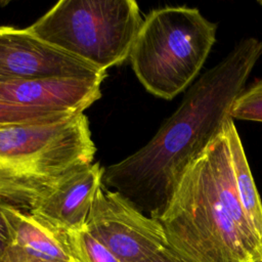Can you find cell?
<instances>
[{
    "label": "cell",
    "mask_w": 262,
    "mask_h": 262,
    "mask_svg": "<svg viewBox=\"0 0 262 262\" xmlns=\"http://www.w3.org/2000/svg\"><path fill=\"white\" fill-rule=\"evenodd\" d=\"M106 74L0 82V101L27 106L84 113L101 96Z\"/></svg>",
    "instance_id": "ba28073f"
},
{
    "label": "cell",
    "mask_w": 262,
    "mask_h": 262,
    "mask_svg": "<svg viewBox=\"0 0 262 262\" xmlns=\"http://www.w3.org/2000/svg\"><path fill=\"white\" fill-rule=\"evenodd\" d=\"M106 74L32 34L28 29L0 27V82Z\"/></svg>",
    "instance_id": "52a82bcc"
},
{
    "label": "cell",
    "mask_w": 262,
    "mask_h": 262,
    "mask_svg": "<svg viewBox=\"0 0 262 262\" xmlns=\"http://www.w3.org/2000/svg\"><path fill=\"white\" fill-rule=\"evenodd\" d=\"M224 131L228 143L235 190L250 223L262 242V201L233 119H229L225 123Z\"/></svg>",
    "instance_id": "8fae6325"
},
{
    "label": "cell",
    "mask_w": 262,
    "mask_h": 262,
    "mask_svg": "<svg viewBox=\"0 0 262 262\" xmlns=\"http://www.w3.org/2000/svg\"><path fill=\"white\" fill-rule=\"evenodd\" d=\"M84 113L48 123L0 127V201L31 211L95 156Z\"/></svg>",
    "instance_id": "3957f363"
},
{
    "label": "cell",
    "mask_w": 262,
    "mask_h": 262,
    "mask_svg": "<svg viewBox=\"0 0 262 262\" xmlns=\"http://www.w3.org/2000/svg\"><path fill=\"white\" fill-rule=\"evenodd\" d=\"M85 229L120 262H140L168 245L158 219L102 184L96 191Z\"/></svg>",
    "instance_id": "8992f818"
},
{
    "label": "cell",
    "mask_w": 262,
    "mask_h": 262,
    "mask_svg": "<svg viewBox=\"0 0 262 262\" xmlns=\"http://www.w3.org/2000/svg\"><path fill=\"white\" fill-rule=\"evenodd\" d=\"M12 245L26 253L57 262H77L70 248L68 232L27 210L5 205Z\"/></svg>",
    "instance_id": "30bf717a"
},
{
    "label": "cell",
    "mask_w": 262,
    "mask_h": 262,
    "mask_svg": "<svg viewBox=\"0 0 262 262\" xmlns=\"http://www.w3.org/2000/svg\"><path fill=\"white\" fill-rule=\"evenodd\" d=\"M5 3H6V2H0V4H2V5H3V4H5Z\"/></svg>",
    "instance_id": "d6986e66"
},
{
    "label": "cell",
    "mask_w": 262,
    "mask_h": 262,
    "mask_svg": "<svg viewBox=\"0 0 262 262\" xmlns=\"http://www.w3.org/2000/svg\"><path fill=\"white\" fill-rule=\"evenodd\" d=\"M0 127H2V126H0Z\"/></svg>",
    "instance_id": "ffe728a7"
},
{
    "label": "cell",
    "mask_w": 262,
    "mask_h": 262,
    "mask_svg": "<svg viewBox=\"0 0 262 262\" xmlns=\"http://www.w3.org/2000/svg\"><path fill=\"white\" fill-rule=\"evenodd\" d=\"M98 163L75 172L30 212L66 231L85 229L97 189L102 184Z\"/></svg>",
    "instance_id": "9c48e42d"
},
{
    "label": "cell",
    "mask_w": 262,
    "mask_h": 262,
    "mask_svg": "<svg viewBox=\"0 0 262 262\" xmlns=\"http://www.w3.org/2000/svg\"><path fill=\"white\" fill-rule=\"evenodd\" d=\"M217 25L195 7L151 10L135 38L130 62L142 86L171 100L199 78L216 42Z\"/></svg>",
    "instance_id": "277c9868"
},
{
    "label": "cell",
    "mask_w": 262,
    "mask_h": 262,
    "mask_svg": "<svg viewBox=\"0 0 262 262\" xmlns=\"http://www.w3.org/2000/svg\"><path fill=\"white\" fill-rule=\"evenodd\" d=\"M258 4L260 5V6H262V0H260V1H258Z\"/></svg>",
    "instance_id": "ac0fdd59"
},
{
    "label": "cell",
    "mask_w": 262,
    "mask_h": 262,
    "mask_svg": "<svg viewBox=\"0 0 262 262\" xmlns=\"http://www.w3.org/2000/svg\"><path fill=\"white\" fill-rule=\"evenodd\" d=\"M230 117L262 123V79H257L242 91L232 104Z\"/></svg>",
    "instance_id": "5bb4252c"
},
{
    "label": "cell",
    "mask_w": 262,
    "mask_h": 262,
    "mask_svg": "<svg viewBox=\"0 0 262 262\" xmlns=\"http://www.w3.org/2000/svg\"><path fill=\"white\" fill-rule=\"evenodd\" d=\"M75 115L78 114L63 110L27 106L0 101V126L56 122L66 120Z\"/></svg>",
    "instance_id": "7c38bea8"
},
{
    "label": "cell",
    "mask_w": 262,
    "mask_h": 262,
    "mask_svg": "<svg viewBox=\"0 0 262 262\" xmlns=\"http://www.w3.org/2000/svg\"><path fill=\"white\" fill-rule=\"evenodd\" d=\"M261 56L262 40H239L189 86L176 111L144 146L103 167L102 185L159 219L186 169L232 119V104Z\"/></svg>",
    "instance_id": "6da1fadb"
},
{
    "label": "cell",
    "mask_w": 262,
    "mask_h": 262,
    "mask_svg": "<svg viewBox=\"0 0 262 262\" xmlns=\"http://www.w3.org/2000/svg\"><path fill=\"white\" fill-rule=\"evenodd\" d=\"M189 262H262V242L234 186L224 128L186 169L158 219Z\"/></svg>",
    "instance_id": "7a4b0ae2"
},
{
    "label": "cell",
    "mask_w": 262,
    "mask_h": 262,
    "mask_svg": "<svg viewBox=\"0 0 262 262\" xmlns=\"http://www.w3.org/2000/svg\"><path fill=\"white\" fill-rule=\"evenodd\" d=\"M143 19L133 0H61L27 29L106 72L129 57Z\"/></svg>",
    "instance_id": "5b68a950"
},
{
    "label": "cell",
    "mask_w": 262,
    "mask_h": 262,
    "mask_svg": "<svg viewBox=\"0 0 262 262\" xmlns=\"http://www.w3.org/2000/svg\"><path fill=\"white\" fill-rule=\"evenodd\" d=\"M0 262H57L32 256L20 248L11 245L0 259Z\"/></svg>",
    "instance_id": "9a60e30c"
},
{
    "label": "cell",
    "mask_w": 262,
    "mask_h": 262,
    "mask_svg": "<svg viewBox=\"0 0 262 262\" xmlns=\"http://www.w3.org/2000/svg\"><path fill=\"white\" fill-rule=\"evenodd\" d=\"M140 262H189L169 245Z\"/></svg>",
    "instance_id": "e0dca14e"
},
{
    "label": "cell",
    "mask_w": 262,
    "mask_h": 262,
    "mask_svg": "<svg viewBox=\"0 0 262 262\" xmlns=\"http://www.w3.org/2000/svg\"><path fill=\"white\" fill-rule=\"evenodd\" d=\"M68 241L77 262H120L86 229L69 231Z\"/></svg>",
    "instance_id": "4fadbf2b"
},
{
    "label": "cell",
    "mask_w": 262,
    "mask_h": 262,
    "mask_svg": "<svg viewBox=\"0 0 262 262\" xmlns=\"http://www.w3.org/2000/svg\"><path fill=\"white\" fill-rule=\"evenodd\" d=\"M5 205L6 203L0 201V259L12 245L10 226L4 213Z\"/></svg>",
    "instance_id": "2e32d148"
}]
</instances>
